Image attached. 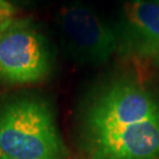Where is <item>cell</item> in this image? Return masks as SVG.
Instances as JSON below:
<instances>
[{
    "label": "cell",
    "instance_id": "cell-1",
    "mask_svg": "<svg viewBox=\"0 0 159 159\" xmlns=\"http://www.w3.org/2000/svg\"><path fill=\"white\" fill-rule=\"evenodd\" d=\"M0 159H67L50 102L20 96L0 104Z\"/></svg>",
    "mask_w": 159,
    "mask_h": 159
},
{
    "label": "cell",
    "instance_id": "cell-2",
    "mask_svg": "<svg viewBox=\"0 0 159 159\" xmlns=\"http://www.w3.org/2000/svg\"><path fill=\"white\" fill-rule=\"evenodd\" d=\"M159 117V100L131 80H114L87 100L79 121V145L136 123Z\"/></svg>",
    "mask_w": 159,
    "mask_h": 159
},
{
    "label": "cell",
    "instance_id": "cell-3",
    "mask_svg": "<svg viewBox=\"0 0 159 159\" xmlns=\"http://www.w3.org/2000/svg\"><path fill=\"white\" fill-rule=\"evenodd\" d=\"M52 54L45 38L29 21L14 20L0 32V81L31 85L48 77Z\"/></svg>",
    "mask_w": 159,
    "mask_h": 159
},
{
    "label": "cell",
    "instance_id": "cell-4",
    "mask_svg": "<svg viewBox=\"0 0 159 159\" xmlns=\"http://www.w3.org/2000/svg\"><path fill=\"white\" fill-rule=\"evenodd\" d=\"M57 23L66 48L79 61L106 63L118 47L116 31L81 1L61 6Z\"/></svg>",
    "mask_w": 159,
    "mask_h": 159
},
{
    "label": "cell",
    "instance_id": "cell-5",
    "mask_svg": "<svg viewBox=\"0 0 159 159\" xmlns=\"http://www.w3.org/2000/svg\"><path fill=\"white\" fill-rule=\"evenodd\" d=\"M85 159H159V117L80 145Z\"/></svg>",
    "mask_w": 159,
    "mask_h": 159
},
{
    "label": "cell",
    "instance_id": "cell-6",
    "mask_svg": "<svg viewBox=\"0 0 159 159\" xmlns=\"http://www.w3.org/2000/svg\"><path fill=\"white\" fill-rule=\"evenodd\" d=\"M123 20L138 51L159 56V0H127L123 6Z\"/></svg>",
    "mask_w": 159,
    "mask_h": 159
},
{
    "label": "cell",
    "instance_id": "cell-7",
    "mask_svg": "<svg viewBox=\"0 0 159 159\" xmlns=\"http://www.w3.org/2000/svg\"><path fill=\"white\" fill-rule=\"evenodd\" d=\"M17 10L7 0H0V32L16 20Z\"/></svg>",
    "mask_w": 159,
    "mask_h": 159
}]
</instances>
